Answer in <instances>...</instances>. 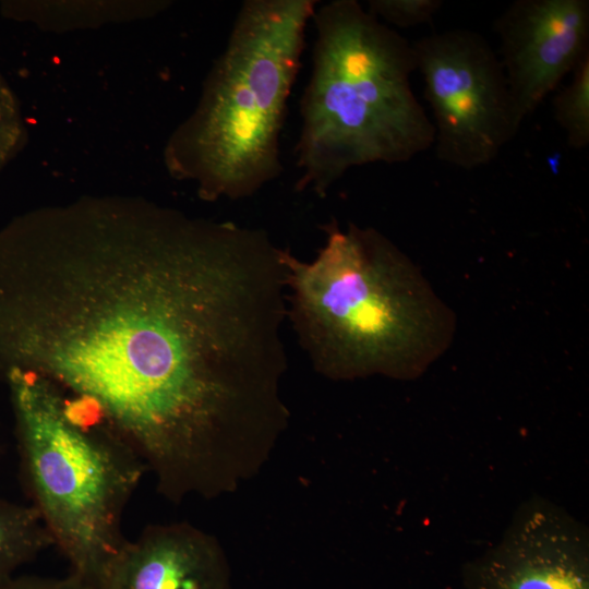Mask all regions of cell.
Returning <instances> with one entry per match:
<instances>
[{
    "label": "cell",
    "mask_w": 589,
    "mask_h": 589,
    "mask_svg": "<svg viewBox=\"0 0 589 589\" xmlns=\"http://www.w3.org/2000/svg\"><path fill=\"white\" fill-rule=\"evenodd\" d=\"M442 7V0H369L365 9L384 24L409 28L428 24Z\"/></svg>",
    "instance_id": "7c38bea8"
},
{
    "label": "cell",
    "mask_w": 589,
    "mask_h": 589,
    "mask_svg": "<svg viewBox=\"0 0 589 589\" xmlns=\"http://www.w3.org/2000/svg\"><path fill=\"white\" fill-rule=\"evenodd\" d=\"M10 392L20 479L56 546L93 589L127 538L122 518L147 467L55 384L22 370Z\"/></svg>",
    "instance_id": "5b68a950"
},
{
    "label": "cell",
    "mask_w": 589,
    "mask_h": 589,
    "mask_svg": "<svg viewBox=\"0 0 589 589\" xmlns=\"http://www.w3.org/2000/svg\"><path fill=\"white\" fill-rule=\"evenodd\" d=\"M281 248L154 204L81 203L0 230V381L38 374L124 441L172 501L279 423Z\"/></svg>",
    "instance_id": "6da1fadb"
},
{
    "label": "cell",
    "mask_w": 589,
    "mask_h": 589,
    "mask_svg": "<svg viewBox=\"0 0 589 589\" xmlns=\"http://www.w3.org/2000/svg\"><path fill=\"white\" fill-rule=\"evenodd\" d=\"M24 135L17 101L7 82L0 76V169L20 151Z\"/></svg>",
    "instance_id": "4fadbf2b"
},
{
    "label": "cell",
    "mask_w": 589,
    "mask_h": 589,
    "mask_svg": "<svg viewBox=\"0 0 589 589\" xmlns=\"http://www.w3.org/2000/svg\"><path fill=\"white\" fill-rule=\"evenodd\" d=\"M466 589H589L584 528L541 500L521 507L501 543L464 567Z\"/></svg>",
    "instance_id": "ba28073f"
},
{
    "label": "cell",
    "mask_w": 589,
    "mask_h": 589,
    "mask_svg": "<svg viewBox=\"0 0 589 589\" xmlns=\"http://www.w3.org/2000/svg\"><path fill=\"white\" fill-rule=\"evenodd\" d=\"M51 546L53 540L33 506L0 497V584Z\"/></svg>",
    "instance_id": "30bf717a"
},
{
    "label": "cell",
    "mask_w": 589,
    "mask_h": 589,
    "mask_svg": "<svg viewBox=\"0 0 589 589\" xmlns=\"http://www.w3.org/2000/svg\"><path fill=\"white\" fill-rule=\"evenodd\" d=\"M316 0H245L194 112L166 149L205 201L251 197L283 172L280 135Z\"/></svg>",
    "instance_id": "277c9868"
},
{
    "label": "cell",
    "mask_w": 589,
    "mask_h": 589,
    "mask_svg": "<svg viewBox=\"0 0 589 589\" xmlns=\"http://www.w3.org/2000/svg\"><path fill=\"white\" fill-rule=\"evenodd\" d=\"M520 123L589 52L588 0H516L494 22Z\"/></svg>",
    "instance_id": "52a82bcc"
},
{
    "label": "cell",
    "mask_w": 589,
    "mask_h": 589,
    "mask_svg": "<svg viewBox=\"0 0 589 589\" xmlns=\"http://www.w3.org/2000/svg\"><path fill=\"white\" fill-rule=\"evenodd\" d=\"M96 589H230L214 538L185 524L151 525L123 543Z\"/></svg>",
    "instance_id": "9c48e42d"
},
{
    "label": "cell",
    "mask_w": 589,
    "mask_h": 589,
    "mask_svg": "<svg viewBox=\"0 0 589 589\" xmlns=\"http://www.w3.org/2000/svg\"><path fill=\"white\" fill-rule=\"evenodd\" d=\"M553 116L573 149L589 145V52L572 72L568 85L560 89L552 103Z\"/></svg>",
    "instance_id": "8fae6325"
},
{
    "label": "cell",
    "mask_w": 589,
    "mask_h": 589,
    "mask_svg": "<svg viewBox=\"0 0 589 589\" xmlns=\"http://www.w3.org/2000/svg\"><path fill=\"white\" fill-rule=\"evenodd\" d=\"M311 262L281 249L287 321L332 380L420 376L450 346L453 310L384 233L330 220Z\"/></svg>",
    "instance_id": "7a4b0ae2"
},
{
    "label": "cell",
    "mask_w": 589,
    "mask_h": 589,
    "mask_svg": "<svg viewBox=\"0 0 589 589\" xmlns=\"http://www.w3.org/2000/svg\"><path fill=\"white\" fill-rule=\"evenodd\" d=\"M311 22L294 189L324 197L354 167L407 163L431 148L434 128L411 86L412 44L357 0L317 4Z\"/></svg>",
    "instance_id": "3957f363"
},
{
    "label": "cell",
    "mask_w": 589,
    "mask_h": 589,
    "mask_svg": "<svg viewBox=\"0 0 589 589\" xmlns=\"http://www.w3.org/2000/svg\"><path fill=\"white\" fill-rule=\"evenodd\" d=\"M0 589H93L86 581L69 572L63 577L37 575L13 576L0 584Z\"/></svg>",
    "instance_id": "5bb4252c"
},
{
    "label": "cell",
    "mask_w": 589,
    "mask_h": 589,
    "mask_svg": "<svg viewBox=\"0 0 589 589\" xmlns=\"http://www.w3.org/2000/svg\"><path fill=\"white\" fill-rule=\"evenodd\" d=\"M412 48L437 159L464 170L488 166L521 128L496 51L467 28L432 33Z\"/></svg>",
    "instance_id": "8992f818"
}]
</instances>
